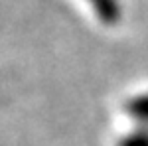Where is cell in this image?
Wrapping results in <instances>:
<instances>
[{"label":"cell","mask_w":148,"mask_h":146,"mask_svg":"<svg viewBox=\"0 0 148 146\" xmlns=\"http://www.w3.org/2000/svg\"><path fill=\"white\" fill-rule=\"evenodd\" d=\"M93 6L95 14L99 16V20L107 26H113L121 20V6L119 0H89Z\"/></svg>","instance_id":"cell-1"},{"label":"cell","mask_w":148,"mask_h":146,"mask_svg":"<svg viewBox=\"0 0 148 146\" xmlns=\"http://www.w3.org/2000/svg\"><path fill=\"white\" fill-rule=\"evenodd\" d=\"M126 112L140 128H148V95H136L126 103Z\"/></svg>","instance_id":"cell-2"},{"label":"cell","mask_w":148,"mask_h":146,"mask_svg":"<svg viewBox=\"0 0 148 146\" xmlns=\"http://www.w3.org/2000/svg\"><path fill=\"white\" fill-rule=\"evenodd\" d=\"M119 146H148V128H138L121 138Z\"/></svg>","instance_id":"cell-3"}]
</instances>
